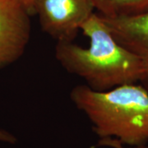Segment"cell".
<instances>
[{
    "instance_id": "9c48e42d",
    "label": "cell",
    "mask_w": 148,
    "mask_h": 148,
    "mask_svg": "<svg viewBox=\"0 0 148 148\" xmlns=\"http://www.w3.org/2000/svg\"><path fill=\"white\" fill-rule=\"evenodd\" d=\"M36 0H18V2L25 8V9L29 12L30 15L33 14V8Z\"/></svg>"
},
{
    "instance_id": "8992f818",
    "label": "cell",
    "mask_w": 148,
    "mask_h": 148,
    "mask_svg": "<svg viewBox=\"0 0 148 148\" xmlns=\"http://www.w3.org/2000/svg\"><path fill=\"white\" fill-rule=\"evenodd\" d=\"M98 14L106 17L136 15L148 10V0H93Z\"/></svg>"
},
{
    "instance_id": "3957f363",
    "label": "cell",
    "mask_w": 148,
    "mask_h": 148,
    "mask_svg": "<svg viewBox=\"0 0 148 148\" xmlns=\"http://www.w3.org/2000/svg\"><path fill=\"white\" fill-rule=\"evenodd\" d=\"M93 0H36L37 14L44 32L58 41H73L82 26L95 13Z\"/></svg>"
},
{
    "instance_id": "5b68a950",
    "label": "cell",
    "mask_w": 148,
    "mask_h": 148,
    "mask_svg": "<svg viewBox=\"0 0 148 148\" xmlns=\"http://www.w3.org/2000/svg\"><path fill=\"white\" fill-rule=\"evenodd\" d=\"M101 16L117 41L142 60L148 81V10L132 16Z\"/></svg>"
},
{
    "instance_id": "52a82bcc",
    "label": "cell",
    "mask_w": 148,
    "mask_h": 148,
    "mask_svg": "<svg viewBox=\"0 0 148 148\" xmlns=\"http://www.w3.org/2000/svg\"><path fill=\"white\" fill-rule=\"evenodd\" d=\"M100 146H108L113 148H124L123 147V144L120 143L116 139L114 138H102L99 142ZM132 148H148L146 145L143 146H138V147H132Z\"/></svg>"
},
{
    "instance_id": "6da1fadb",
    "label": "cell",
    "mask_w": 148,
    "mask_h": 148,
    "mask_svg": "<svg viewBox=\"0 0 148 148\" xmlns=\"http://www.w3.org/2000/svg\"><path fill=\"white\" fill-rule=\"evenodd\" d=\"M81 30L90 40L88 47L73 41H58L55 47V58L69 73L98 91L147 80L142 60L117 41L98 13H93Z\"/></svg>"
},
{
    "instance_id": "277c9868",
    "label": "cell",
    "mask_w": 148,
    "mask_h": 148,
    "mask_svg": "<svg viewBox=\"0 0 148 148\" xmlns=\"http://www.w3.org/2000/svg\"><path fill=\"white\" fill-rule=\"evenodd\" d=\"M31 32L30 14L18 0H0V69L22 56Z\"/></svg>"
},
{
    "instance_id": "ba28073f",
    "label": "cell",
    "mask_w": 148,
    "mask_h": 148,
    "mask_svg": "<svg viewBox=\"0 0 148 148\" xmlns=\"http://www.w3.org/2000/svg\"><path fill=\"white\" fill-rule=\"evenodd\" d=\"M0 142L7 143H15L16 142V138L10 132L0 129Z\"/></svg>"
},
{
    "instance_id": "7a4b0ae2",
    "label": "cell",
    "mask_w": 148,
    "mask_h": 148,
    "mask_svg": "<svg viewBox=\"0 0 148 148\" xmlns=\"http://www.w3.org/2000/svg\"><path fill=\"white\" fill-rule=\"evenodd\" d=\"M70 99L87 116L102 138L131 147L148 143V91L137 83L98 91L86 85L75 86Z\"/></svg>"
}]
</instances>
